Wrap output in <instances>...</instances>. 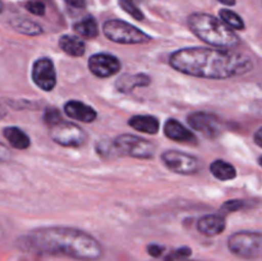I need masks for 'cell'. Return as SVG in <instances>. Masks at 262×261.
Segmentation results:
<instances>
[{"label": "cell", "instance_id": "obj_14", "mask_svg": "<svg viewBox=\"0 0 262 261\" xmlns=\"http://www.w3.org/2000/svg\"><path fill=\"white\" fill-rule=\"evenodd\" d=\"M227 223H225V216L220 214H210L205 215L197 223V229L200 233L207 237H215L220 233L224 232Z\"/></svg>", "mask_w": 262, "mask_h": 261}, {"label": "cell", "instance_id": "obj_11", "mask_svg": "<svg viewBox=\"0 0 262 261\" xmlns=\"http://www.w3.org/2000/svg\"><path fill=\"white\" fill-rule=\"evenodd\" d=\"M89 69L91 71L92 74L100 78H106V77H112L119 72L120 60L115 55L106 53H99L92 55L89 59Z\"/></svg>", "mask_w": 262, "mask_h": 261}, {"label": "cell", "instance_id": "obj_19", "mask_svg": "<svg viewBox=\"0 0 262 261\" xmlns=\"http://www.w3.org/2000/svg\"><path fill=\"white\" fill-rule=\"evenodd\" d=\"M210 171L219 181H232L237 177L234 166L224 160H215L210 165Z\"/></svg>", "mask_w": 262, "mask_h": 261}, {"label": "cell", "instance_id": "obj_22", "mask_svg": "<svg viewBox=\"0 0 262 261\" xmlns=\"http://www.w3.org/2000/svg\"><path fill=\"white\" fill-rule=\"evenodd\" d=\"M220 20H222L224 25H227L228 27L232 28V30H243L245 28V22H243L242 18L234 13L230 9H222L219 12Z\"/></svg>", "mask_w": 262, "mask_h": 261}, {"label": "cell", "instance_id": "obj_33", "mask_svg": "<svg viewBox=\"0 0 262 261\" xmlns=\"http://www.w3.org/2000/svg\"><path fill=\"white\" fill-rule=\"evenodd\" d=\"M5 115H7V109H5L4 105H3L2 102H0V119H3V118H4Z\"/></svg>", "mask_w": 262, "mask_h": 261}, {"label": "cell", "instance_id": "obj_30", "mask_svg": "<svg viewBox=\"0 0 262 261\" xmlns=\"http://www.w3.org/2000/svg\"><path fill=\"white\" fill-rule=\"evenodd\" d=\"M12 158V154L10 150L4 145V143L0 142V163H5V161H9Z\"/></svg>", "mask_w": 262, "mask_h": 261}, {"label": "cell", "instance_id": "obj_1", "mask_svg": "<svg viewBox=\"0 0 262 261\" xmlns=\"http://www.w3.org/2000/svg\"><path fill=\"white\" fill-rule=\"evenodd\" d=\"M169 63L181 73L207 79L233 78L253 68L250 56L230 49H179L171 54Z\"/></svg>", "mask_w": 262, "mask_h": 261}, {"label": "cell", "instance_id": "obj_20", "mask_svg": "<svg viewBox=\"0 0 262 261\" xmlns=\"http://www.w3.org/2000/svg\"><path fill=\"white\" fill-rule=\"evenodd\" d=\"M73 28L79 36H82V37L95 38L99 35V26H97L96 19H95L92 15H87L83 19L74 23Z\"/></svg>", "mask_w": 262, "mask_h": 261}, {"label": "cell", "instance_id": "obj_18", "mask_svg": "<svg viewBox=\"0 0 262 261\" xmlns=\"http://www.w3.org/2000/svg\"><path fill=\"white\" fill-rule=\"evenodd\" d=\"M59 46H60L61 50L64 51L68 55L73 56V58H78L82 56L86 51V46L84 42L77 36H71L66 35L61 36L60 40H59Z\"/></svg>", "mask_w": 262, "mask_h": 261}, {"label": "cell", "instance_id": "obj_26", "mask_svg": "<svg viewBox=\"0 0 262 261\" xmlns=\"http://www.w3.org/2000/svg\"><path fill=\"white\" fill-rule=\"evenodd\" d=\"M246 202L242 200H232V201H227L222 207H220V215L225 216V215L230 214V212L238 211V210H242L245 207Z\"/></svg>", "mask_w": 262, "mask_h": 261}, {"label": "cell", "instance_id": "obj_29", "mask_svg": "<svg viewBox=\"0 0 262 261\" xmlns=\"http://www.w3.org/2000/svg\"><path fill=\"white\" fill-rule=\"evenodd\" d=\"M147 252L148 255L152 256L154 258H159L161 255H163L164 247L160 245H155V243H152V245L147 246Z\"/></svg>", "mask_w": 262, "mask_h": 261}, {"label": "cell", "instance_id": "obj_6", "mask_svg": "<svg viewBox=\"0 0 262 261\" xmlns=\"http://www.w3.org/2000/svg\"><path fill=\"white\" fill-rule=\"evenodd\" d=\"M113 143L119 156L150 159L154 158L156 151V146L152 142L135 135H120L113 140Z\"/></svg>", "mask_w": 262, "mask_h": 261}, {"label": "cell", "instance_id": "obj_15", "mask_svg": "<svg viewBox=\"0 0 262 261\" xmlns=\"http://www.w3.org/2000/svg\"><path fill=\"white\" fill-rule=\"evenodd\" d=\"M151 82L150 77L143 73L138 74H123L115 82V87L120 92H130L136 87L148 86Z\"/></svg>", "mask_w": 262, "mask_h": 261}, {"label": "cell", "instance_id": "obj_36", "mask_svg": "<svg viewBox=\"0 0 262 261\" xmlns=\"http://www.w3.org/2000/svg\"><path fill=\"white\" fill-rule=\"evenodd\" d=\"M2 12H3V3L0 2V13H2Z\"/></svg>", "mask_w": 262, "mask_h": 261}, {"label": "cell", "instance_id": "obj_17", "mask_svg": "<svg viewBox=\"0 0 262 261\" xmlns=\"http://www.w3.org/2000/svg\"><path fill=\"white\" fill-rule=\"evenodd\" d=\"M3 136L17 150H26L30 147V137L18 127H7L3 130Z\"/></svg>", "mask_w": 262, "mask_h": 261}, {"label": "cell", "instance_id": "obj_32", "mask_svg": "<svg viewBox=\"0 0 262 261\" xmlns=\"http://www.w3.org/2000/svg\"><path fill=\"white\" fill-rule=\"evenodd\" d=\"M255 142L256 145L262 147V128H258L255 133Z\"/></svg>", "mask_w": 262, "mask_h": 261}, {"label": "cell", "instance_id": "obj_2", "mask_svg": "<svg viewBox=\"0 0 262 261\" xmlns=\"http://www.w3.org/2000/svg\"><path fill=\"white\" fill-rule=\"evenodd\" d=\"M25 250L45 255L66 256L79 261H97L104 255L101 243L89 233L69 227L40 228L23 235Z\"/></svg>", "mask_w": 262, "mask_h": 261}, {"label": "cell", "instance_id": "obj_10", "mask_svg": "<svg viewBox=\"0 0 262 261\" xmlns=\"http://www.w3.org/2000/svg\"><path fill=\"white\" fill-rule=\"evenodd\" d=\"M32 79L42 91H51L55 87L56 72L51 59L41 58L33 63Z\"/></svg>", "mask_w": 262, "mask_h": 261}, {"label": "cell", "instance_id": "obj_3", "mask_svg": "<svg viewBox=\"0 0 262 261\" xmlns=\"http://www.w3.org/2000/svg\"><path fill=\"white\" fill-rule=\"evenodd\" d=\"M188 26L192 32L201 41L219 49H232L239 45L237 33L222 22L219 18L206 13H194L189 15Z\"/></svg>", "mask_w": 262, "mask_h": 261}, {"label": "cell", "instance_id": "obj_31", "mask_svg": "<svg viewBox=\"0 0 262 261\" xmlns=\"http://www.w3.org/2000/svg\"><path fill=\"white\" fill-rule=\"evenodd\" d=\"M64 2L68 5H71V7L79 8V9L86 7V0H64Z\"/></svg>", "mask_w": 262, "mask_h": 261}, {"label": "cell", "instance_id": "obj_16", "mask_svg": "<svg viewBox=\"0 0 262 261\" xmlns=\"http://www.w3.org/2000/svg\"><path fill=\"white\" fill-rule=\"evenodd\" d=\"M128 124L133 129L148 135H156L160 129V122L156 117L152 115H135L128 120Z\"/></svg>", "mask_w": 262, "mask_h": 261}, {"label": "cell", "instance_id": "obj_9", "mask_svg": "<svg viewBox=\"0 0 262 261\" xmlns=\"http://www.w3.org/2000/svg\"><path fill=\"white\" fill-rule=\"evenodd\" d=\"M189 127L202 133L206 138H216L220 135V122L214 114L207 112L191 113L187 118Z\"/></svg>", "mask_w": 262, "mask_h": 261}, {"label": "cell", "instance_id": "obj_24", "mask_svg": "<svg viewBox=\"0 0 262 261\" xmlns=\"http://www.w3.org/2000/svg\"><path fill=\"white\" fill-rule=\"evenodd\" d=\"M120 4V7L123 8L124 12H127L130 17H133L137 20L143 19V13L141 12L140 8L135 4V0H118Z\"/></svg>", "mask_w": 262, "mask_h": 261}, {"label": "cell", "instance_id": "obj_34", "mask_svg": "<svg viewBox=\"0 0 262 261\" xmlns=\"http://www.w3.org/2000/svg\"><path fill=\"white\" fill-rule=\"evenodd\" d=\"M220 3H223L224 5H229V7H232V5L235 4V0H219Z\"/></svg>", "mask_w": 262, "mask_h": 261}, {"label": "cell", "instance_id": "obj_28", "mask_svg": "<svg viewBox=\"0 0 262 261\" xmlns=\"http://www.w3.org/2000/svg\"><path fill=\"white\" fill-rule=\"evenodd\" d=\"M27 10L30 13L35 15H43L45 14V4L40 0H32V2H28L27 5H26Z\"/></svg>", "mask_w": 262, "mask_h": 261}, {"label": "cell", "instance_id": "obj_23", "mask_svg": "<svg viewBox=\"0 0 262 261\" xmlns=\"http://www.w3.org/2000/svg\"><path fill=\"white\" fill-rule=\"evenodd\" d=\"M96 151L99 155H101L105 159H114L118 158V153L114 147V143L109 142V141H101V142L96 143Z\"/></svg>", "mask_w": 262, "mask_h": 261}, {"label": "cell", "instance_id": "obj_35", "mask_svg": "<svg viewBox=\"0 0 262 261\" xmlns=\"http://www.w3.org/2000/svg\"><path fill=\"white\" fill-rule=\"evenodd\" d=\"M154 261H155V260H154ZM161 261H163V260H161ZM177 261H196V260H189V258H186V260H177Z\"/></svg>", "mask_w": 262, "mask_h": 261}, {"label": "cell", "instance_id": "obj_12", "mask_svg": "<svg viewBox=\"0 0 262 261\" xmlns=\"http://www.w3.org/2000/svg\"><path fill=\"white\" fill-rule=\"evenodd\" d=\"M164 133L168 138L182 143H192L196 145L197 138L189 129H187L182 123L177 119H168L164 124Z\"/></svg>", "mask_w": 262, "mask_h": 261}, {"label": "cell", "instance_id": "obj_8", "mask_svg": "<svg viewBox=\"0 0 262 261\" xmlns=\"http://www.w3.org/2000/svg\"><path fill=\"white\" fill-rule=\"evenodd\" d=\"M163 164L177 174L191 176L201 170L202 163L199 158L178 150H168L161 155Z\"/></svg>", "mask_w": 262, "mask_h": 261}, {"label": "cell", "instance_id": "obj_21", "mask_svg": "<svg viewBox=\"0 0 262 261\" xmlns=\"http://www.w3.org/2000/svg\"><path fill=\"white\" fill-rule=\"evenodd\" d=\"M14 30H17L18 32L23 33V35L28 36H37L42 33V28L40 25H37L36 22L30 19H23V18H18L12 22Z\"/></svg>", "mask_w": 262, "mask_h": 261}, {"label": "cell", "instance_id": "obj_5", "mask_svg": "<svg viewBox=\"0 0 262 261\" xmlns=\"http://www.w3.org/2000/svg\"><path fill=\"white\" fill-rule=\"evenodd\" d=\"M228 248L233 255L245 260H257L262 253V234L260 232L242 230L228 238Z\"/></svg>", "mask_w": 262, "mask_h": 261}, {"label": "cell", "instance_id": "obj_27", "mask_svg": "<svg viewBox=\"0 0 262 261\" xmlns=\"http://www.w3.org/2000/svg\"><path fill=\"white\" fill-rule=\"evenodd\" d=\"M63 120L60 112L56 109H48L43 114V122L49 125V127H53V125L58 124L59 122Z\"/></svg>", "mask_w": 262, "mask_h": 261}, {"label": "cell", "instance_id": "obj_4", "mask_svg": "<svg viewBox=\"0 0 262 261\" xmlns=\"http://www.w3.org/2000/svg\"><path fill=\"white\" fill-rule=\"evenodd\" d=\"M102 31L107 40L117 44H123V45H137V44H147L151 41V37L147 33L124 20H106L104 23Z\"/></svg>", "mask_w": 262, "mask_h": 261}, {"label": "cell", "instance_id": "obj_25", "mask_svg": "<svg viewBox=\"0 0 262 261\" xmlns=\"http://www.w3.org/2000/svg\"><path fill=\"white\" fill-rule=\"evenodd\" d=\"M192 255V250L189 247H179L177 250L171 251L170 253L163 258V261H177V260H186Z\"/></svg>", "mask_w": 262, "mask_h": 261}, {"label": "cell", "instance_id": "obj_13", "mask_svg": "<svg viewBox=\"0 0 262 261\" xmlns=\"http://www.w3.org/2000/svg\"><path fill=\"white\" fill-rule=\"evenodd\" d=\"M64 112L72 119L79 120L83 123H92L97 117V113L94 107L89 106L84 102L78 100H71L64 105Z\"/></svg>", "mask_w": 262, "mask_h": 261}, {"label": "cell", "instance_id": "obj_7", "mask_svg": "<svg viewBox=\"0 0 262 261\" xmlns=\"http://www.w3.org/2000/svg\"><path fill=\"white\" fill-rule=\"evenodd\" d=\"M50 128V137L54 142L64 147H79L87 141V133L72 122L61 120Z\"/></svg>", "mask_w": 262, "mask_h": 261}]
</instances>
